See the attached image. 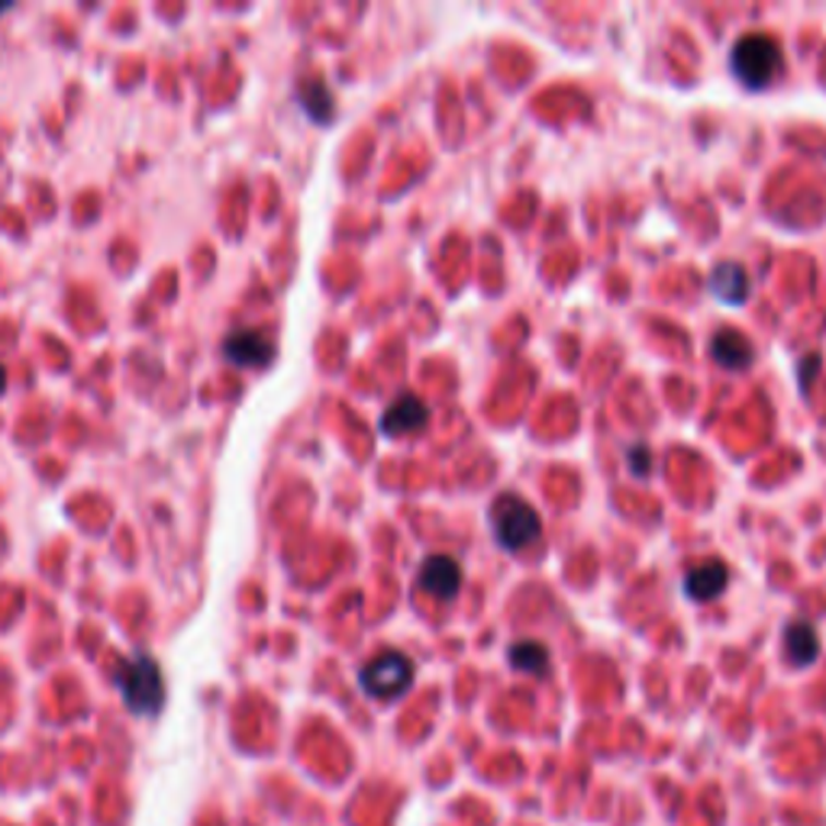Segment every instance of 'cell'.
I'll return each instance as SVG.
<instances>
[{
	"instance_id": "9a60e30c",
	"label": "cell",
	"mask_w": 826,
	"mask_h": 826,
	"mask_svg": "<svg viewBox=\"0 0 826 826\" xmlns=\"http://www.w3.org/2000/svg\"><path fill=\"white\" fill-rule=\"evenodd\" d=\"M3 391H7V371L0 368V394H3Z\"/></svg>"
},
{
	"instance_id": "5bb4252c",
	"label": "cell",
	"mask_w": 826,
	"mask_h": 826,
	"mask_svg": "<svg viewBox=\"0 0 826 826\" xmlns=\"http://www.w3.org/2000/svg\"><path fill=\"white\" fill-rule=\"evenodd\" d=\"M633 459H636V465H629V469H633L636 475H646V472H649V449H646V446H636V449L629 452V462H633Z\"/></svg>"
},
{
	"instance_id": "7c38bea8",
	"label": "cell",
	"mask_w": 826,
	"mask_h": 826,
	"mask_svg": "<svg viewBox=\"0 0 826 826\" xmlns=\"http://www.w3.org/2000/svg\"><path fill=\"white\" fill-rule=\"evenodd\" d=\"M297 94H300L304 110H307L317 123H327V120L333 117V97H330V91H327L323 81H304Z\"/></svg>"
},
{
	"instance_id": "9c48e42d",
	"label": "cell",
	"mask_w": 826,
	"mask_h": 826,
	"mask_svg": "<svg viewBox=\"0 0 826 826\" xmlns=\"http://www.w3.org/2000/svg\"><path fill=\"white\" fill-rule=\"evenodd\" d=\"M710 291L723 304H743L750 297V275L736 262H720L710 272Z\"/></svg>"
},
{
	"instance_id": "ba28073f",
	"label": "cell",
	"mask_w": 826,
	"mask_h": 826,
	"mask_svg": "<svg viewBox=\"0 0 826 826\" xmlns=\"http://www.w3.org/2000/svg\"><path fill=\"white\" fill-rule=\"evenodd\" d=\"M727 585H730V571H727V565L720 558L700 562L685 575V591L694 601H713V598L723 594Z\"/></svg>"
},
{
	"instance_id": "7a4b0ae2",
	"label": "cell",
	"mask_w": 826,
	"mask_h": 826,
	"mask_svg": "<svg viewBox=\"0 0 826 826\" xmlns=\"http://www.w3.org/2000/svg\"><path fill=\"white\" fill-rule=\"evenodd\" d=\"M117 685L123 694V704L137 713V717H152L162 710L165 704V682H162V669L155 659H149L145 652H137L130 662H123V669L117 672Z\"/></svg>"
},
{
	"instance_id": "30bf717a",
	"label": "cell",
	"mask_w": 826,
	"mask_h": 826,
	"mask_svg": "<svg viewBox=\"0 0 826 826\" xmlns=\"http://www.w3.org/2000/svg\"><path fill=\"white\" fill-rule=\"evenodd\" d=\"M710 355L717 358V365L723 368H750L753 365V343L743 333L733 330H720L710 343Z\"/></svg>"
},
{
	"instance_id": "277c9868",
	"label": "cell",
	"mask_w": 826,
	"mask_h": 826,
	"mask_svg": "<svg viewBox=\"0 0 826 826\" xmlns=\"http://www.w3.org/2000/svg\"><path fill=\"white\" fill-rule=\"evenodd\" d=\"M413 672L416 669H413V662L404 652H381L371 662H365L358 682H362V691L368 697L394 700L413 685Z\"/></svg>"
},
{
	"instance_id": "8992f818",
	"label": "cell",
	"mask_w": 826,
	"mask_h": 826,
	"mask_svg": "<svg viewBox=\"0 0 826 826\" xmlns=\"http://www.w3.org/2000/svg\"><path fill=\"white\" fill-rule=\"evenodd\" d=\"M223 355L226 362L239 365V368H262L272 362L275 355V345L266 333L259 330H239V333H229L226 343H223Z\"/></svg>"
},
{
	"instance_id": "4fadbf2b",
	"label": "cell",
	"mask_w": 826,
	"mask_h": 826,
	"mask_svg": "<svg viewBox=\"0 0 826 826\" xmlns=\"http://www.w3.org/2000/svg\"><path fill=\"white\" fill-rule=\"evenodd\" d=\"M510 662L517 672H530V675H543L550 665V652L540 642H517L510 649Z\"/></svg>"
},
{
	"instance_id": "6da1fadb",
	"label": "cell",
	"mask_w": 826,
	"mask_h": 826,
	"mask_svg": "<svg viewBox=\"0 0 826 826\" xmlns=\"http://www.w3.org/2000/svg\"><path fill=\"white\" fill-rule=\"evenodd\" d=\"M491 533L507 552H523L543 533L540 514L517 494H504L491 504Z\"/></svg>"
},
{
	"instance_id": "8fae6325",
	"label": "cell",
	"mask_w": 826,
	"mask_h": 826,
	"mask_svg": "<svg viewBox=\"0 0 826 826\" xmlns=\"http://www.w3.org/2000/svg\"><path fill=\"white\" fill-rule=\"evenodd\" d=\"M784 652H788V659H791L794 665H807V662H814V659H817V652H821V639H817L814 626H811V623H804V620L791 623V626L784 629Z\"/></svg>"
},
{
	"instance_id": "3957f363",
	"label": "cell",
	"mask_w": 826,
	"mask_h": 826,
	"mask_svg": "<svg viewBox=\"0 0 826 826\" xmlns=\"http://www.w3.org/2000/svg\"><path fill=\"white\" fill-rule=\"evenodd\" d=\"M730 69L740 78L743 87L762 91L775 81V74L781 71V49L771 36L765 33H750L743 36L733 52H730Z\"/></svg>"
},
{
	"instance_id": "52a82bcc",
	"label": "cell",
	"mask_w": 826,
	"mask_h": 826,
	"mask_svg": "<svg viewBox=\"0 0 826 826\" xmlns=\"http://www.w3.org/2000/svg\"><path fill=\"white\" fill-rule=\"evenodd\" d=\"M426 420H429L426 404L420 398H413V394H401L398 401L388 404V411L381 416V429L388 436H411V433L426 426Z\"/></svg>"
},
{
	"instance_id": "2e32d148",
	"label": "cell",
	"mask_w": 826,
	"mask_h": 826,
	"mask_svg": "<svg viewBox=\"0 0 826 826\" xmlns=\"http://www.w3.org/2000/svg\"><path fill=\"white\" fill-rule=\"evenodd\" d=\"M3 10H7V7H0V13H3Z\"/></svg>"
},
{
	"instance_id": "5b68a950",
	"label": "cell",
	"mask_w": 826,
	"mask_h": 826,
	"mask_svg": "<svg viewBox=\"0 0 826 826\" xmlns=\"http://www.w3.org/2000/svg\"><path fill=\"white\" fill-rule=\"evenodd\" d=\"M416 585H420L429 598L449 601V598H456L459 588H462V568H459V562L449 558V555H429V558L420 565Z\"/></svg>"
}]
</instances>
